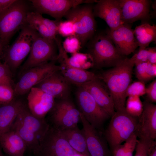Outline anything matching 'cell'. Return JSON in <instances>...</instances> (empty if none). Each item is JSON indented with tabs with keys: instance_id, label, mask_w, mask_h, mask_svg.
<instances>
[{
	"instance_id": "d590c367",
	"label": "cell",
	"mask_w": 156,
	"mask_h": 156,
	"mask_svg": "<svg viewBox=\"0 0 156 156\" xmlns=\"http://www.w3.org/2000/svg\"><path fill=\"white\" fill-rule=\"evenodd\" d=\"M156 144V142L151 144L144 140L139 139L136 146L135 152L134 156H148L151 148Z\"/></svg>"
},
{
	"instance_id": "60d3db41",
	"label": "cell",
	"mask_w": 156,
	"mask_h": 156,
	"mask_svg": "<svg viewBox=\"0 0 156 156\" xmlns=\"http://www.w3.org/2000/svg\"><path fill=\"white\" fill-rule=\"evenodd\" d=\"M15 1V0H0V13L7 8Z\"/></svg>"
},
{
	"instance_id": "4316f807",
	"label": "cell",
	"mask_w": 156,
	"mask_h": 156,
	"mask_svg": "<svg viewBox=\"0 0 156 156\" xmlns=\"http://www.w3.org/2000/svg\"><path fill=\"white\" fill-rule=\"evenodd\" d=\"M134 34L139 47V50L147 48L149 44L156 40V26L149 23H144L136 26Z\"/></svg>"
},
{
	"instance_id": "836d02e7",
	"label": "cell",
	"mask_w": 156,
	"mask_h": 156,
	"mask_svg": "<svg viewBox=\"0 0 156 156\" xmlns=\"http://www.w3.org/2000/svg\"><path fill=\"white\" fill-rule=\"evenodd\" d=\"M57 34L66 37L75 36L74 27L72 22L67 20L61 21L58 25Z\"/></svg>"
},
{
	"instance_id": "8d00e7d4",
	"label": "cell",
	"mask_w": 156,
	"mask_h": 156,
	"mask_svg": "<svg viewBox=\"0 0 156 156\" xmlns=\"http://www.w3.org/2000/svg\"><path fill=\"white\" fill-rule=\"evenodd\" d=\"M11 70L5 63H0V83H6L12 85Z\"/></svg>"
},
{
	"instance_id": "7a4b0ae2",
	"label": "cell",
	"mask_w": 156,
	"mask_h": 156,
	"mask_svg": "<svg viewBox=\"0 0 156 156\" xmlns=\"http://www.w3.org/2000/svg\"><path fill=\"white\" fill-rule=\"evenodd\" d=\"M86 44L93 67L96 69L114 67L126 58L118 51L106 31L96 32Z\"/></svg>"
},
{
	"instance_id": "ac0fdd59",
	"label": "cell",
	"mask_w": 156,
	"mask_h": 156,
	"mask_svg": "<svg viewBox=\"0 0 156 156\" xmlns=\"http://www.w3.org/2000/svg\"><path fill=\"white\" fill-rule=\"evenodd\" d=\"M70 84L60 70L57 71L34 87L58 99L69 98Z\"/></svg>"
},
{
	"instance_id": "ee69618b",
	"label": "cell",
	"mask_w": 156,
	"mask_h": 156,
	"mask_svg": "<svg viewBox=\"0 0 156 156\" xmlns=\"http://www.w3.org/2000/svg\"><path fill=\"white\" fill-rule=\"evenodd\" d=\"M5 47L2 40L0 39V63L1 62V56L3 53L4 47Z\"/></svg>"
},
{
	"instance_id": "9c48e42d",
	"label": "cell",
	"mask_w": 156,
	"mask_h": 156,
	"mask_svg": "<svg viewBox=\"0 0 156 156\" xmlns=\"http://www.w3.org/2000/svg\"><path fill=\"white\" fill-rule=\"evenodd\" d=\"M51 61L23 71L14 88L15 94L24 95L54 73L60 70V67Z\"/></svg>"
},
{
	"instance_id": "52a82bcc",
	"label": "cell",
	"mask_w": 156,
	"mask_h": 156,
	"mask_svg": "<svg viewBox=\"0 0 156 156\" xmlns=\"http://www.w3.org/2000/svg\"><path fill=\"white\" fill-rule=\"evenodd\" d=\"M77 87L76 97L79 110L92 127L97 130L100 129L110 117L87 90L81 86Z\"/></svg>"
},
{
	"instance_id": "83f0119b",
	"label": "cell",
	"mask_w": 156,
	"mask_h": 156,
	"mask_svg": "<svg viewBox=\"0 0 156 156\" xmlns=\"http://www.w3.org/2000/svg\"><path fill=\"white\" fill-rule=\"evenodd\" d=\"M11 128L18 134L26 144L27 149L34 154L38 149L40 141L36 136L16 118Z\"/></svg>"
},
{
	"instance_id": "6da1fadb",
	"label": "cell",
	"mask_w": 156,
	"mask_h": 156,
	"mask_svg": "<svg viewBox=\"0 0 156 156\" xmlns=\"http://www.w3.org/2000/svg\"><path fill=\"white\" fill-rule=\"evenodd\" d=\"M135 58V54L130 58L126 57L116 66L97 75L110 92L115 111L125 108V93L132 81Z\"/></svg>"
},
{
	"instance_id": "7402d4cb",
	"label": "cell",
	"mask_w": 156,
	"mask_h": 156,
	"mask_svg": "<svg viewBox=\"0 0 156 156\" xmlns=\"http://www.w3.org/2000/svg\"><path fill=\"white\" fill-rule=\"evenodd\" d=\"M0 146L9 156H24L27 149L24 141L11 128L0 138Z\"/></svg>"
},
{
	"instance_id": "ffe728a7",
	"label": "cell",
	"mask_w": 156,
	"mask_h": 156,
	"mask_svg": "<svg viewBox=\"0 0 156 156\" xmlns=\"http://www.w3.org/2000/svg\"><path fill=\"white\" fill-rule=\"evenodd\" d=\"M62 20H52L45 18L34 11H29L26 18V24L37 32L43 38L55 40L57 34L58 24Z\"/></svg>"
},
{
	"instance_id": "ab89813d",
	"label": "cell",
	"mask_w": 156,
	"mask_h": 156,
	"mask_svg": "<svg viewBox=\"0 0 156 156\" xmlns=\"http://www.w3.org/2000/svg\"><path fill=\"white\" fill-rule=\"evenodd\" d=\"M147 74L152 79L156 76V64H152L149 62L147 67Z\"/></svg>"
},
{
	"instance_id": "cb8c5ba5",
	"label": "cell",
	"mask_w": 156,
	"mask_h": 156,
	"mask_svg": "<svg viewBox=\"0 0 156 156\" xmlns=\"http://www.w3.org/2000/svg\"><path fill=\"white\" fill-rule=\"evenodd\" d=\"M58 54L56 61L60 64H65L77 68L85 69V68L93 66L92 59L88 53H76L69 57L62 44L58 46Z\"/></svg>"
},
{
	"instance_id": "e0dca14e",
	"label": "cell",
	"mask_w": 156,
	"mask_h": 156,
	"mask_svg": "<svg viewBox=\"0 0 156 156\" xmlns=\"http://www.w3.org/2000/svg\"><path fill=\"white\" fill-rule=\"evenodd\" d=\"M80 120L87 148L90 156H110L106 143L97 130L92 127L80 113Z\"/></svg>"
},
{
	"instance_id": "4fadbf2b",
	"label": "cell",
	"mask_w": 156,
	"mask_h": 156,
	"mask_svg": "<svg viewBox=\"0 0 156 156\" xmlns=\"http://www.w3.org/2000/svg\"><path fill=\"white\" fill-rule=\"evenodd\" d=\"M123 24H129L138 20L141 23H149L151 19L149 0H118Z\"/></svg>"
},
{
	"instance_id": "f546056e",
	"label": "cell",
	"mask_w": 156,
	"mask_h": 156,
	"mask_svg": "<svg viewBox=\"0 0 156 156\" xmlns=\"http://www.w3.org/2000/svg\"><path fill=\"white\" fill-rule=\"evenodd\" d=\"M143 103L140 97L133 96L128 97L125 104V109L131 115L138 117L143 111Z\"/></svg>"
},
{
	"instance_id": "5bb4252c",
	"label": "cell",
	"mask_w": 156,
	"mask_h": 156,
	"mask_svg": "<svg viewBox=\"0 0 156 156\" xmlns=\"http://www.w3.org/2000/svg\"><path fill=\"white\" fill-rule=\"evenodd\" d=\"M118 51L126 56L134 51L138 45L131 24H123L114 30L106 31Z\"/></svg>"
},
{
	"instance_id": "d4e9b609",
	"label": "cell",
	"mask_w": 156,
	"mask_h": 156,
	"mask_svg": "<svg viewBox=\"0 0 156 156\" xmlns=\"http://www.w3.org/2000/svg\"><path fill=\"white\" fill-rule=\"evenodd\" d=\"M61 73L70 84L77 86L85 84L94 78L96 75L91 71L85 69L77 68L64 64H61Z\"/></svg>"
},
{
	"instance_id": "44dd1931",
	"label": "cell",
	"mask_w": 156,
	"mask_h": 156,
	"mask_svg": "<svg viewBox=\"0 0 156 156\" xmlns=\"http://www.w3.org/2000/svg\"><path fill=\"white\" fill-rule=\"evenodd\" d=\"M17 118L36 136L40 142L50 126L44 118H39L34 115L25 105Z\"/></svg>"
},
{
	"instance_id": "f1b7e54d",
	"label": "cell",
	"mask_w": 156,
	"mask_h": 156,
	"mask_svg": "<svg viewBox=\"0 0 156 156\" xmlns=\"http://www.w3.org/2000/svg\"><path fill=\"white\" fill-rule=\"evenodd\" d=\"M138 140L135 133L123 144H121L111 151L112 156H133Z\"/></svg>"
},
{
	"instance_id": "e575fe53",
	"label": "cell",
	"mask_w": 156,
	"mask_h": 156,
	"mask_svg": "<svg viewBox=\"0 0 156 156\" xmlns=\"http://www.w3.org/2000/svg\"><path fill=\"white\" fill-rule=\"evenodd\" d=\"M148 61L138 64L135 65V74L136 78L139 81L144 83L151 79L147 74V67Z\"/></svg>"
},
{
	"instance_id": "277c9868",
	"label": "cell",
	"mask_w": 156,
	"mask_h": 156,
	"mask_svg": "<svg viewBox=\"0 0 156 156\" xmlns=\"http://www.w3.org/2000/svg\"><path fill=\"white\" fill-rule=\"evenodd\" d=\"M92 4H83L73 7L64 17L73 23L75 36L79 39L82 47L86 44L96 32V23Z\"/></svg>"
},
{
	"instance_id": "484cf974",
	"label": "cell",
	"mask_w": 156,
	"mask_h": 156,
	"mask_svg": "<svg viewBox=\"0 0 156 156\" xmlns=\"http://www.w3.org/2000/svg\"><path fill=\"white\" fill-rule=\"evenodd\" d=\"M71 147L83 156H90L84 135L78 126L59 131Z\"/></svg>"
},
{
	"instance_id": "30bf717a",
	"label": "cell",
	"mask_w": 156,
	"mask_h": 156,
	"mask_svg": "<svg viewBox=\"0 0 156 156\" xmlns=\"http://www.w3.org/2000/svg\"><path fill=\"white\" fill-rule=\"evenodd\" d=\"M58 49L55 40H49L40 35L35 40L29 55L22 66L23 72L51 61H56Z\"/></svg>"
},
{
	"instance_id": "d6a6232c",
	"label": "cell",
	"mask_w": 156,
	"mask_h": 156,
	"mask_svg": "<svg viewBox=\"0 0 156 156\" xmlns=\"http://www.w3.org/2000/svg\"><path fill=\"white\" fill-rule=\"evenodd\" d=\"M146 89L145 83L140 81L133 82L128 86L125 96L126 98L135 96L140 97L146 94Z\"/></svg>"
},
{
	"instance_id": "8992f818",
	"label": "cell",
	"mask_w": 156,
	"mask_h": 156,
	"mask_svg": "<svg viewBox=\"0 0 156 156\" xmlns=\"http://www.w3.org/2000/svg\"><path fill=\"white\" fill-rule=\"evenodd\" d=\"M18 35L12 45L5 49L4 63L11 70L18 68L29 53L36 39L40 35L26 24L21 29Z\"/></svg>"
},
{
	"instance_id": "f35d334b",
	"label": "cell",
	"mask_w": 156,
	"mask_h": 156,
	"mask_svg": "<svg viewBox=\"0 0 156 156\" xmlns=\"http://www.w3.org/2000/svg\"><path fill=\"white\" fill-rule=\"evenodd\" d=\"M147 101L152 103L156 102V80L155 79L146 88V94Z\"/></svg>"
},
{
	"instance_id": "ba28073f",
	"label": "cell",
	"mask_w": 156,
	"mask_h": 156,
	"mask_svg": "<svg viewBox=\"0 0 156 156\" xmlns=\"http://www.w3.org/2000/svg\"><path fill=\"white\" fill-rule=\"evenodd\" d=\"M51 111L52 126L59 131L77 126L80 112L69 98L55 101Z\"/></svg>"
},
{
	"instance_id": "74e56055",
	"label": "cell",
	"mask_w": 156,
	"mask_h": 156,
	"mask_svg": "<svg viewBox=\"0 0 156 156\" xmlns=\"http://www.w3.org/2000/svg\"><path fill=\"white\" fill-rule=\"evenodd\" d=\"M151 50V47H147L143 49L139 50L137 53L135 54V65L148 61Z\"/></svg>"
},
{
	"instance_id": "7bdbcfd3",
	"label": "cell",
	"mask_w": 156,
	"mask_h": 156,
	"mask_svg": "<svg viewBox=\"0 0 156 156\" xmlns=\"http://www.w3.org/2000/svg\"><path fill=\"white\" fill-rule=\"evenodd\" d=\"M156 144L152 146L150 148L148 156H156Z\"/></svg>"
},
{
	"instance_id": "9a60e30c",
	"label": "cell",
	"mask_w": 156,
	"mask_h": 156,
	"mask_svg": "<svg viewBox=\"0 0 156 156\" xmlns=\"http://www.w3.org/2000/svg\"><path fill=\"white\" fill-rule=\"evenodd\" d=\"M93 6L95 17L104 20L110 30H114L123 24L118 0H100Z\"/></svg>"
},
{
	"instance_id": "603a6c76",
	"label": "cell",
	"mask_w": 156,
	"mask_h": 156,
	"mask_svg": "<svg viewBox=\"0 0 156 156\" xmlns=\"http://www.w3.org/2000/svg\"><path fill=\"white\" fill-rule=\"evenodd\" d=\"M25 105L21 100L14 99L9 103L0 105V138L10 129Z\"/></svg>"
},
{
	"instance_id": "5b68a950",
	"label": "cell",
	"mask_w": 156,
	"mask_h": 156,
	"mask_svg": "<svg viewBox=\"0 0 156 156\" xmlns=\"http://www.w3.org/2000/svg\"><path fill=\"white\" fill-rule=\"evenodd\" d=\"M29 8L25 1L15 0L0 13V39L5 47L16 32L26 24Z\"/></svg>"
},
{
	"instance_id": "f6af8a7d",
	"label": "cell",
	"mask_w": 156,
	"mask_h": 156,
	"mask_svg": "<svg viewBox=\"0 0 156 156\" xmlns=\"http://www.w3.org/2000/svg\"><path fill=\"white\" fill-rule=\"evenodd\" d=\"M72 156H83L81 154L77 153Z\"/></svg>"
},
{
	"instance_id": "1f68e13d",
	"label": "cell",
	"mask_w": 156,
	"mask_h": 156,
	"mask_svg": "<svg viewBox=\"0 0 156 156\" xmlns=\"http://www.w3.org/2000/svg\"><path fill=\"white\" fill-rule=\"evenodd\" d=\"M62 44L67 53H77L82 47L79 39L75 36L66 37Z\"/></svg>"
},
{
	"instance_id": "7c38bea8",
	"label": "cell",
	"mask_w": 156,
	"mask_h": 156,
	"mask_svg": "<svg viewBox=\"0 0 156 156\" xmlns=\"http://www.w3.org/2000/svg\"><path fill=\"white\" fill-rule=\"evenodd\" d=\"M142 103L135 133L139 140L153 144L156 139V105L146 100Z\"/></svg>"
},
{
	"instance_id": "bcb514c9",
	"label": "cell",
	"mask_w": 156,
	"mask_h": 156,
	"mask_svg": "<svg viewBox=\"0 0 156 156\" xmlns=\"http://www.w3.org/2000/svg\"><path fill=\"white\" fill-rule=\"evenodd\" d=\"M0 156H3L1 148L0 146Z\"/></svg>"
},
{
	"instance_id": "4dcf8cb0",
	"label": "cell",
	"mask_w": 156,
	"mask_h": 156,
	"mask_svg": "<svg viewBox=\"0 0 156 156\" xmlns=\"http://www.w3.org/2000/svg\"><path fill=\"white\" fill-rule=\"evenodd\" d=\"M14 94L12 84L0 83V105L7 104L13 101Z\"/></svg>"
},
{
	"instance_id": "2e32d148",
	"label": "cell",
	"mask_w": 156,
	"mask_h": 156,
	"mask_svg": "<svg viewBox=\"0 0 156 156\" xmlns=\"http://www.w3.org/2000/svg\"><path fill=\"white\" fill-rule=\"evenodd\" d=\"M80 86L89 92L99 106L110 117L114 114L115 110L112 95L97 75L91 81Z\"/></svg>"
},
{
	"instance_id": "8fae6325",
	"label": "cell",
	"mask_w": 156,
	"mask_h": 156,
	"mask_svg": "<svg viewBox=\"0 0 156 156\" xmlns=\"http://www.w3.org/2000/svg\"><path fill=\"white\" fill-rule=\"evenodd\" d=\"M35 12L48 14L55 20H62L71 8L85 3H93L95 0H31L29 1Z\"/></svg>"
},
{
	"instance_id": "d6986e66",
	"label": "cell",
	"mask_w": 156,
	"mask_h": 156,
	"mask_svg": "<svg viewBox=\"0 0 156 156\" xmlns=\"http://www.w3.org/2000/svg\"><path fill=\"white\" fill-rule=\"evenodd\" d=\"M28 109L35 116L44 118L54 105L55 99L39 88L34 87L29 91L27 97Z\"/></svg>"
},
{
	"instance_id": "3957f363",
	"label": "cell",
	"mask_w": 156,
	"mask_h": 156,
	"mask_svg": "<svg viewBox=\"0 0 156 156\" xmlns=\"http://www.w3.org/2000/svg\"><path fill=\"white\" fill-rule=\"evenodd\" d=\"M111 117L104 134L112 151L135 133L138 117L129 114L125 108L115 111Z\"/></svg>"
},
{
	"instance_id": "b9f144b4",
	"label": "cell",
	"mask_w": 156,
	"mask_h": 156,
	"mask_svg": "<svg viewBox=\"0 0 156 156\" xmlns=\"http://www.w3.org/2000/svg\"><path fill=\"white\" fill-rule=\"evenodd\" d=\"M148 62L152 64H156V48L155 47H151Z\"/></svg>"
}]
</instances>
